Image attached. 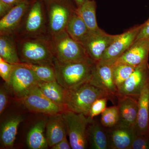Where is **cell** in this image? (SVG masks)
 Here are the masks:
<instances>
[{
	"label": "cell",
	"instance_id": "9c48e42d",
	"mask_svg": "<svg viewBox=\"0 0 149 149\" xmlns=\"http://www.w3.org/2000/svg\"><path fill=\"white\" fill-rule=\"evenodd\" d=\"M113 60L96 62L88 83L106 91L117 98L118 91L113 79Z\"/></svg>",
	"mask_w": 149,
	"mask_h": 149
},
{
	"label": "cell",
	"instance_id": "e0dca14e",
	"mask_svg": "<svg viewBox=\"0 0 149 149\" xmlns=\"http://www.w3.org/2000/svg\"><path fill=\"white\" fill-rule=\"evenodd\" d=\"M117 99L119 116L118 123L127 126H136L139 108L138 98L119 95Z\"/></svg>",
	"mask_w": 149,
	"mask_h": 149
},
{
	"label": "cell",
	"instance_id": "ffe728a7",
	"mask_svg": "<svg viewBox=\"0 0 149 149\" xmlns=\"http://www.w3.org/2000/svg\"><path fill=\"white\" fill-rule=\"evenodd\" d=\"M88 144L92 149H110L107 130L99 123L93 120L87 130Z\"/></svg>",
	"mask_w": 149,
	"mask_h": 149
},
{
	"label": "cell",
	"instance_id": "3957f363",
	"mask_svg": "<svg viewBox=\"0 0 149 149\" xmlns=\"http://www.w3.org/2000/svg\"><path fill=\"white\" fill-rule=\"evenodd\" d=\"M15 35L17 37L49 36L44 0H32Z\"/></svg>",
	"mask_w": 149,
	"mask_h": 149
},
{
	"label": "cell",
	"instance_id": "d6986e66",
	"mask_svg": "<svg viewBox=\"0 0 149 149\" xmlns=\"http://www.w3.org/2000/svg\"><path fill=\"white\" fill-rule=\"evenodd\" d=\"M46 129V139L51 148L64 139L67 131L62 113L50 116L47 121Z\"/></svg>",
	"mask_w": 149,
	"mask_h": 149
},
{
	"label": "cell",
	"instance_id": "4dcf8cb0",
	"mask_svg": "<svg viewBox=\"0 0 149 149\" xmlns=\"http://www.w3.org/2000/svg\"><path fill=\"white\" fill-rule=\"evenodd\" d=\"M14 64L4 60L0 57V75L7 84H9L13 71Z\"/></svg>",
	"mask_w": 149,
	"mask_h": 149
},
{
	"label": "cell",
	"instance_id": "484cf974",
	"mask_svg": "<svg viewBox=\"0 0 149 149\" xmlns=\"http://www.w3.org/2000/svg\"><path fill=\"white\" fill-rule=\"evenodd\" d=\"M65 31L74 40L81 44L90 32L77 10L70 19Z\"/></svg>",
	"mask_w": 149,
	"mask_h": 149
},
{
	"label": "cell",
	"instance_id": "ba28073f",
	"mask_svg": "<svg viewBox=\"0 0 149 149\" xmlns=\"http://www.w3.org/2000/svg\"><path fill=\"white\" fill-rule=\"evenodd\" d=\"M19 100L22 104L30 111L49 115L50 116L61 114L66 110L64 107L46 97L37 85Z\"/></svg>",
	"mask_w": 149,
	"mask_h": 149
},
{
	"label": "cell",
	"instance_id": "d590c367",
	"mask_svg": "<svg viewBox=\"0 0 149 149\" xmlns=\"http://www.w3.org/2000/svg\"><path fill=\"white\" fill-rule=\"evenodd\" d=\"M51 148L52 149H70L71 148V147L69 141H68V140L66 136L62 141H60L58 143L51 147Z\"/></svg>",
	"mask_w": 149,
	"mask_h": 149
},
{
	"label": "cell",
	"instance_id": "e575fe53",
	"mask_svg": "<svg viewBox=\"0 0 149 149\" xmlns=\"http://www.w3.org/2000/svg\"><path fill=\"white\" fill-rule=\"evenodd\" d=\"M8 98L6 92L3 88H1L0 90V113L2 114L5 109L7 104Z\"/></svg>",
	"mask_w": 149,
	"mask_h": 149
},
{
	"label": "cell",
	"instance_id": "603a6c76",
	"mask_svg": "<svg viewBox=\"0 0 149 149\" xmlns=\"http://www.w3.org/2000/svg\"><path fill=\"white\" fill-rule=\"evenodd\" d=\"M23 120V118L17 116L3 123L1 126V141L6 148L13 146L17 134L19 125Z\"/></svg>",
	"mask_w": 149,
	"mask_h": 149
},
{
	"label": "cell",
	"instance_id": "277c9868",
	"mask_svg": "<svg viewBox=\"0 0 149 149\" xmlns=\"http://www.w3.org/2000/svg\"><path fill=\"white\" fill-rule=\"evenodd\" d=\"M102 97L111 100L114 98L106 91L88 82L74 90L68 91L65 109L88 116L92 104L97 99Z\"/></svg>",
	"mask_w": 149,
	"mask_h": 149
},
{
	"label": "cell",
	"instance_id": "5b68a950",
	"mask_svg": "<svg viewBox=\"0 0 149 149\" xmlns=\"http://www.w3.org/2000/svg\"><path fill=\"white\" fill-rule=\"evenodd\" d=\"M50 37L65 31L77 7L73 0H44Z\"/></svg>",
	"mask_w": 149,
	"mask_h": 149
},
{
	"label": "cell",
	"instance_id": "4316f807",
	"mask_svg": "<svg viewBox=\"0 0 149 149\" xmlns=\"http://www.w3.org/2000/svg\"><path fill=\"white\" fill-rule=\"evenodd\" d=\"M22 64L31 70L38 80L41 82H56V72L52 65L32 64L21 63Z\"/></svg>",
	"mask_w": 149,
	"mask_h": 149
},
{
	"label": "cell",
	"instance_id": "cb8c5ba5",
	"mask_svg": "<svg viewBox=\"0 0 149 149\" xmlns=\"http://www.w3.org/2000/svg\"><path fill=\"white\" fill-rule=\"evenodd\" d=\"M47 122L45 120H40L29 130L27 138V145L29 148L44 149L49 146L45 135Z\"/></svg>",
	"mask_w": 149,
	"mask_h": 149
},
{
	"label": "cell",
	"instance_id": "7c38bea8",
	"mask_svg": "<svg viewBox=\"0 0 149 149\" xmlns=\"http://www.w3.org/2000/svg\"><path fill=\"white\" fill-rule=\"evenodd\" d=\"M143 24L136 25L116 35L104 52L100 61L116 59L120 57L135 42Z\"/></svg>",
	"mask_w": 149,
	"mask_h": 149
},
{
	"label": "cell",
	"instance_id": "836d02e7",
	"mask_svg": "<svg viewBox=\"0 0 149 149\" xmlns=\"http://www.w3.org/2000/svg\"><path fill=\"white\" fill-rule=\"evenodd\" d=\"M149 37V17L145 23L143 24L141 30L135 41Z\"/></svg>",
	"mask_w": 149,
	"mask_h": 149
},
{
	"label": "cell",
	"instance_id": "30bf717a",
	"mask_svg": "<svg viewBox=\"0 0 149 149\" xmlns=\"http://www.w3.org/2000/svg\"><path fill=\"white\" fill-rule=\"evenodd\" d=\"M40 82L31 70L21 64H14L8 85L20 100Z\"/></svg>",
	"mask_w": 149,
	"mask_h": 149
},
{
	"label": "cell",
	"instance_id": "2e32d148",
	"mask_svg": "<svg viewBox=\"0 0 149 149\" xmlns=\"http://www.w3.org/2000/svg\"><path fill=\"white\" fill-rule=\"evenodd\" d=\"M107 129L110 149H130L136 136L135 126L117 123Z\"/></svg>",
	"mask_w": 149,
	"mask_h": 149
},
{
	"label": "cell",
	"instance_id": "9a60e30c",
	"mask_svg": "<svg viewBox=\"0 0 149 149\" xmlns=\"http://www.w3.org/2000/svg\"><path fill=\"white\" fill-rule=\"evenodd\" d=\"M149 37L135 41L122 55L113 59L114 63H124L136 67L148 61Z\"/></svg>",
	"mask_w": 149,
	"mask_h": 149
},
{
	"label": "cell",
	"instance_id": "44dd1931",
	"mask_svg": "<svg viewBox=\"0 0 149 149\" xmlns=\"http://www.w3.org/2000/svg\"><path fill=\"white\" fill-rule=\"evenodd\" d=\"M0 57L11 64L21 63L15 35H0Z\"/></svg>",
	"mask_w": 149,
	"mask_h": 149
},
{
	"label": "cell",
	"instance_id": "8d00e7d4",
	"mask_svg": "<svg viewBox=\"0 0 149 149\" xmlns=\"http://www.w3.org/2000/svg\"><path fill=\"white\" fill-rule=\"evenodd\" d=\"M85 0H73L74 3L76 5L77 8L80 7L82 5V4L85 1Z\"/></svg>",
	"mask_w": 149,
	"mask_h": 149
},
{
	"label": "cell",
	"instance_id": "1f68e13d",
	"mask_svg": "<svg viewBox=\"0 0 149 149\" xmlns=\"http://www.w3.org/2000/svg\"><path fill=\"white\" fill-rule=\"evenodd\" d=\"M130 149H149V135H136Z\"/></svg>",
	"mask_w": 149,
	"mask_h": 149
},
{
	"label": "cell",
	"instance_id": "d6a6232c",
	"mask_svg": "<svg viewBox=\"0 0 149 149\" xmlns=\"http://www.w3.org/2000/svg\"><path fill=\"white\" fill-rule=\"evenodd\" d=\"M27 0H0V18L6 14L14 6Z\"/></svg>",
	"mask_w": 149,
	"mask_h": 149
},
{
	"label": "cell",
	"instance_id": "6da1fadb",
	"mask_svg": "<svg viewBox=\"0 0 149 149\" xmlns=\"http://www.w3.org/2000/svg\"><path fill=\"white\" fill-rule=\"evenodd\" d=\"M16 38L21 63L54 65L55 58L49 36Z\"/></svg>",
	"mask_w": 149,
	"mask_h": 149
},
{
	"label": "cell",
	"instance_id": "ac0fdd59",
	"mask_svg": "<svg viewBox=\"0 0 149 149\" xmlns=\"http://www.w3.org/2000/svg\"><path fill=\"white\" fill-rule=\"evenodd\" d=\"M136 135H149V80L138 97Z\"/></svg>",
	"mask_w": 149,
	"mask_h": 149
},
{
	"label": "cell",
	"instance_id": "5bb4252c",
	"mask_svg": "<svg viewBox=\"0 0 149 149\" xmlns=\"http://www.w3.org/2000/svg\"><path fill=\"white\" fill-rule=\"evenodd\" d=\"M32 0L16 5L0 19V35H15Z\"/></svg>",
	"mask_w": 149,
	"mask_h": 149
},
{
	"label": "cell",
	"instance_id": "d4e9b609",
	"mask_svg": "<svg viewBox=\"0 0 149 149\" xmlns=\"http://www.w3.org/2000/svg\"><path fill=\"white\" fill-rule=\"evenodd\" d=\"M97 3L95 0H85L77 12L85 22L90 32L98 31L100 28L98 26L96 19Z\"/></svg>",
	"mask_w": 149,
	"mask_h": 149
},
{
	"label": "cell",
	"instance_id": "52a82bcc",
	"mask_svg": "<svg viewBox=\"0 0 149 149\" xmlns=\"http://www.w3.org/2000/svg\"><path fill=\"white\" fill-rule=\"evenodd\" d=\"M66 125L71 149H85L88 145L87 130L93 119L83 113L69 110L62 113Z\"/></svg>",
	"mask_w": 149,
	"mask_h": 149
},
{
	"label": "cell",
	"instance_id": "83f0119b",
	"mask_svg": "<svg viewBox=\"0 0 149 149\" xmlns=\"http://www.w3.org/2000/svg\"><path fill=\"white\" fill-rule=\"evenodd\" d=\"M113 63V79L118 91V89L130 77L136 67L124 63H114V62Z\"/></svg>",
	"mask_w": 149,
	"mask_h": 149
},
{
	"label": "cell",
	"instance_id": "4fadbf2b",
	"mask_svg": "<svg viewBox=\"0 0 149 149\" xmlns=\"http://www.w3.org/2000/svg\"><path fill=\"white\" fill-rule=\"evenodd\" d=\"M149 80L148 61L136 66L127 80L118 89V96L139 97L144 86Z\"/></svg>",
	"mask_w": 149,
	"mask_h": 149
},
{
	"label": "cell",
	"instance_id": "f546056e",
	"mask_svg": "<svg viewBox=\"0 0 149 149\" xmlns=\"http://www.w3.org/2000/svg\"><path fill=\"white\" fill-rule=\"evenodd\" d=\"M108 100L109 99L108 97L100 98L96 100L91 105L88 116L93 119L94 117L102 114L106 109Z\"/></svg>",
	"mask_w": 149,
	"mask_h": 149
},
{
	"label": "cell",
	"instance_id": "8992f818",
	"mask_svg": "<svg viewBox=\"0 0 149 149\" xmlns=\"http://www.w3.org/2000/svg\"><path fill=\"white\" fill-rule=\"evenodd\" d=\"M50 42L54 56L59 61L79 62L92 61L88 57L83 46L65 31L51 37Z\"/></svg>",
	"mask_w": 149,
	"mask_h": 149
},
{
	"label": "cell",
	"instance_id": "7a4b0ae2",
	"mask_svg": "<svg viewBox=\"0 0 149 149\" xmlns=\"http://www.w3.org/2000/svg\"><path fill=\"white\" fill-rule=\"evenodd\" d=\"M94 61L61 62L54 58V66L57 82L68 91H72L90 80Z\"/></svg>",
	"mask_w": 149,
	"mask_h": 149
},
{
	"label": "cell",
	"instance_id": "8fae6325",
	"mask_svg": "<svg viewBox=\"0 0 149 149\" xmlns=\"http://www.w3.org/2000/svg\"><path fill=\"white\" fill-rule=\"evenodd\" d=\"M116 36L107 34L101 29L96 32H90L81 45L88 57L96 63L100 61L104 53Z\"/></svg>",
	"mask_w": 149,
	"mask_h": 149
},
{
	"label": "cell",
	"instance_id": "f1b7e54d",
	"mask_svg": "<svg viewBox=\"0 0 149 149\" xmlns=\"http://www.w3.org/2000/svg\"><path fill=\"white\" fill-rule=\"evenodd\" d=\"M119 116L117 105L106 108L101 114V123L106 128L116 125L119 121Z\"/></svg>",
	"mask_w": 149,
	"mask_h": 149
},
{
	"label": "cell",
	"instance_id": "7402d4cb",
	"mask_svg": "<svg viewBox=\"0 0 149 149\" xmlns=\"http://www.w3.org/2000/svg\"><path fill=\"white\" fill-rule=\"evenodd\" d=\"M37 85L43 94L48 98L65 109L68 91L60 85L57 81L52 82L40 81Z\"/></svg>",
	"mask_w": 149,
	"mask_h": 149
}]
</instances>
